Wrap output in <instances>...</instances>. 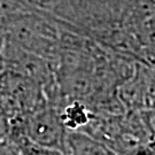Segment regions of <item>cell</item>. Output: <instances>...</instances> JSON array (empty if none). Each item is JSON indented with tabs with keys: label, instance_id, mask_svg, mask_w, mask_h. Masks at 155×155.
Segmentation results:
<instances>
[{
	"label": "cell",
	"instance_id": "cell-3",
	"mask_svg": "<svg viewBox=\"0 0 155 155\" xmlns=\"http://www.w3.org/2000/svg\"><path fill=\"white\" fill-rule=\"evenodd\" d=\"M60 118L64 127L69 130H77L90 122V114L86 106L75 101L64 108L63 113L60 114Z\"/></svg>",
	"mask_w": 155,
	"mask_h": 155
},
{
	"label": "cell",
	"instance_id": "cell-1",
	"mask_svg": "<svg viewBox=\"0 0 155 155\" xmlns=\"http://www.w3.org/2000/svg\"><path fill=\"white\" fill-rule=\"evenodd\" d=\"M27 137L40 148L63 150L66 147L64 125L58 114L51 108L39 107L29 113L24 123Z\"/></svg>",
	"mask_w": 155,
	"mask_h": 155
},
{
	"label": "cell",
	"instance_id": "cell-2",
	"mask_svg": "<svg viewBox=\"0 0 155 155\" xmlns=\"http://www.w3.org/2000/svg\"><path fill=\"white\" fill-rule=\"evenodd\" d=\"M66 147L72 155H116L104 143L83 133H72L66 137Z\"/></svg>",
	"mask_w": 155,
	"mask_h": 155
},
{
	"label": "cell",
	"instance_id": "cell-4",
	"mask_svg": "<svg viewBox=\"0 0 155 155\" xmlns=\"http://www.w3.org/2000/svg\"><path fill=\"white\" fill-rule=\"evenodd\" d=\"M35 155H62V152L61 150H58L40 148V147H39V150H37Z\"/></svg>",
	"mask_w": 155,
	"mask_h": 155
}]
</instances>
